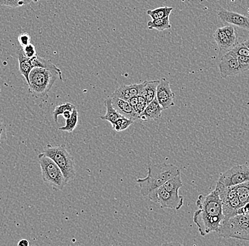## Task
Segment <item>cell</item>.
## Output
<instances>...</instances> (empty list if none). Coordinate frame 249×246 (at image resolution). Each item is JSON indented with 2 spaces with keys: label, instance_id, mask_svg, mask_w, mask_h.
<instances>
[{
  "label": "cell",
  "instance_id": "6da1fadb",
  "mask_svg": "<svg viewBox=\"0 0 249 246\" xmlns=\"http://www.w3.org/2000/svg\"><path fill=\"white\" fill-rule=\"evenodd\" d=\"M196 205L198 209L195 211L194 222L200 235L205 236L212 232H217L225 216L217 189H214L208 195H199Z\"/></svg>",
  "mask_w": 249,
  "mask_h": 246
},
{
  "label": "cell",
  "instance_id": "7a4b0ae2",
  "mask_svg": "<svg viewBox=\"0 0 249 246\" xmlns=\"http://www.w3.org/2000/svg\"><path fill=\"white\" fill-rule=\"evenodd\" d=\"M180 174V168L172 164L156 163L148 168V175L145 178L136 180L139 184L140 193L147 197L151 191L162 187L168 180Z\"/></svg>",
  "mask_w": 249,
  "mask_h": 246
},
{
  "label": "cell",
  "instance_id": "3957f363",
  "mask_svg": "<svg viewBox=\"0 0 249 246\" xmlns=\"http://www.w3.org/2000/svg\"><path fill=\"white\" fill-rule=\"evenodd\" d=\"M62 80V71L49 68H33L29 76V91L38 99H46L48 93L57 79Z\"/></svg>",
  "mask_w": 249,
  "mask_h": 246
},
{
  "label": "cell",
  "instance_id": "277c9868",
  "mask_svg": "<svg viewBox=\"0 0 249 246\" xmlns=\"http://www.w3.org/2000/svg\"><path fill=\"white\" fill-rule=\"evenodd\" d=\"M217 233L222 238L249 241V213L224 219Z\"/></svg>",
  "mask_w": 249,
  "mask_h": 246
},
{
  "label": "cell",
  "instance_id": "5b68a950",
  "mask_svg": "<svg viewBox=\"0 0 249 246\" xmlns=\"http://www.w3.org/2000/svg\"><path fill=\"white\" fill-rule=\"evenodd\" d=\"M43 181L54 190H62L68 184L63 172L59 166L44 153L38 155Z\"/></svg>",
  "mask_w": 249,
  "mask_h": 246
},
{
  "label": "cell",
  "instance_id": "8992f818",
  "mask_svg": "<svg viewBox=\"0 0 249 246\" xmlns=\"http://www.w3.org/2000/svg\"><path fill=\"white\" fill-rule=\"evenodd\" d=\"M43 153L53 160L61 169L67 181L72 180L75 177L76 170L74 157L67 150L65 145L52 146L48 145Z\"/></svg>",
  "mask_w": 249,
  "mask_h": 246
},
{
  "label": "cell",
  "instance_id": "52a82bcc",
  "mask_svg": "<svg viewBox=\"0 0 249 246\" xmlns=\"http://www.w3.org/2000/svg\"><path fill=\"white\" fill-rule=\"evenodd\" d=\"M215 189H217L219 198L222 201L225 216L224 219H230L237 215V210L242 205L238 197L236 186H225L217 181Z\"/></svg>",
  "mask_w": 249,
  "mask_h": 246
},
{
  "label": "cell",
  "instance_id": "ba28073f",
  "mask_svg": "<svg viewBox=\"0 0 249 246\" xmlns=\"http://www.w3.org/2000/svg\"><path fill=\"white\" fill-rule=\"evenodd\" d=\"M147 197L152 202L160 204L162 208L179 210L183 205V197L179 193L170 192L163 187L151 191Z\"/></svg>",
  "mask_w": 249,
  "mask_h": 246
},
{
  "label": "cell",
  "instance_id": "9c48e42d",
  "mask_svg": "<svg viewBox=\"0 0 249 246\" xmlns=\"http://www.w3.org/2000/svg\"><path fill=\"white\" fill-rule=\"evenodd\" d=\"M249 181V166L236 165L219 176L218 182L225 186H236Z\"/></svg>",
  "mask_w": 249,
  "mask_h": 246
},
{
  "label": "cell",
  "instance_id": "30bf717a",
  "mask_svg": "<svg viewBox=\"0 0 249 246\" xmlns=\"http://www.w3.org/2000/svg\"><path fill=\"white\" fill-rule=\"evenodd\" d=\"M221 77L226 78L229 76H235L242 73L238 60L237 56L233 52L232 49L229 50L222 56L219 65Z\"/></svg>",
  "mask_w": 249,
  "mask_h": 246
},
{
  "label": "cell",
  "instance_id": "8fae6325",
  "mask_svg": "<svg viewBox=\"0 0 249 246\" xmlns=\"http://www.w3.org/2000/svg\"><path fill=\"white\" fill-rule=\"evenodd\" d=\"M156 99L163 110H168L175 104V94L171 90L169 81L164 77L160 79V83L157 86Z\"/></svg>",
  "mask_w": 249,
  "mask_h": 246
},
{
  "label": "cell",
  "instance_id": "7c38bea8",
  "mask_svg": "<svg viewBox=\"0 0 249 246\" xmlns=\"http://www.w3.org/2000/svg\"><path fill=\"white\" fill-rule=\"evenodd\" d=\"M218 17L224 22L235 25L246 30L249 31V17L236 12L221 9L218 12Z\"/></svg>",
  "mask_w": 249,
  "mask_h": 246
},
{
  "label": "cell",
  "instance_id": "4fadbf2b",
  "mask_svg": "<svg viewBox=\"0 0 249 246\" xmlns=\"http://www.w3.org/2000/svg\"><path fill=\"white\" fill-rule=\"evenodd\" d=\"M147 81L141 82L140 84H132V85H123L116 89L113 93V96L119 98L123 100L128 102L130 99L133 96H139L145 87Z\"/></svg>",
  "mask_w": 249,
  "mask_h": 246
},
{
  "label": "cell",
  "instance_id": "5bb4252c",
  "mask_svg": "<svg viewBox=\"0 0 249 246\" xmlns=\"http://www.w3.org/2000/svg\"><path fill=\"white\" fill-rule=\"evenodd\" d=\"M111 99L113 107H115L117 112L121 114L123 116L131 119L133 121L140 119L139 116L137 114L133 107H132L131 104L129 103V102L115 97V96H112Z\"/></svg>",
  "mask_w": 249,
  "mask_h": 246
},
{
  "label": "cell",
  "instance_id": "9a60e30c",
  "mask_svg": "<svg viewBox=\"0 0 249 246\" xmlns=\"http://www.w3.org/2000/svg\"><path fill=\"white\" fill-rule=\"evenodd\" d=\"M163 110V109L155 98L152 102L147 104L145 110L140 114V119L146 121H157L161 118Z\"/></svg>",
  "mask_w": 249,
  "mask_h": 246
},
{
  "label": "cell",
  "instance_id": "2e32d148",
  "mask_svg": "<svg viewBox=\"0 0 249 246\" xmlns=\"http://www.w3.org/2000/svg\"><path fill=\"white\" fill-rule=\"evenodd\" d=\"M214 39L217 43L218 48L220 51H229L234 47L237 43L233 41L224 32L223 29L219 28L213 34Z\"/></svg>",
  "mask_w": 249,
  "mask_h": 246
},
{
  "label": "cell",
  "instance_id": "e0dca14e",
  "mask_svg": "<svg viewBox=\"0 0 249 246\" xmlns=\"http://www.w3.org/2000/svg\"><path fill=\"white\" fill-rule=\"evenodd\" d=\"M17 54H18L20 73L24 77L26 82L28 83V82H29V74H30L33 68H34V66L33 65L32 62H31V59L26 57L23 54L22 47L21 46L18 48Z\"/></svg>",
  "mask_w": 249,
  "mask_h": 246
},
{
  "label": "cell",
  "instance_id": "ac0fdd59",
  "mask_svg": "<svg viewBox=\"0 0 249 246\" xmlns=\"http://www.w3.org/2000/svg\"><path fill=\"white\" fill-rule=\"evenodd\" d=\"M105 106L106 108H107V114L101 116L100 118L101 119L108 121L113 126L117 120L122 117L123 116L121 114L118 113L115 107H113V104H112L111 98L106 99Z\"/></svg>",
  "mask_w": 249,
  "mask_h": 246
},
{
  "label": "cell",
  "instance_id": "d6986e66",
  "mask_svg": "<svg viewBox=\"0 0 249 246\" xmlns=\"http://www.w3.org/2000/svg\"><path fill=\"white\" fill-rule=\"evenodd\" d=\"M159 83H160V80L147 81L145 87L140 95L145 98L148 104L150 103L155 99Z\"/></svg>",
  "mask_w": 249,
  "mask_h": 246
},
{
  "label": "cell",
  "instance_id": "ffe728a7",
  "mask_svg": "<svg viewBox=\"0 0 249 246\" xmlns=\"http://www.w3.org/2000/svg\"><path fill=\"white\" fill-rule=\"evenodd\" d=\"M148 29L150 30L159 31V32H163L166 29H169L171 28L170 20H169V17H166V18L160 19L152 20L147 23Z\"/></svg>",
  "mask_w": 249,
  "mask_h": 246
},
{
  "label": "cell",
  "instance_id": "44dd1931",
  "mask_svg": "<svg viewBox=\"0 0 249 246\" xmlns=\"http://www.w3.org/2000/svg\"><path fill=\"white\" fill-rule=\"evenodd\" d=\"M173 10H174L173 7H161L153 10H148L147 14L152 19V20L160 19L166 18L170 16Z\"/></svg>",
  "mask_w": 249,
  "mask_h": 246
},
{
  "label": "cell",
  "instance_id": "7402d4cb",
  "mask_svg": "<svg viewBox=\"0 0 249 246\" xmlns=\"http://www.w3.org/2000/svg\"><path fill=\"white\" fill-rule=\"evenodd\" d=\"M162 187L170 192L178 194L179 189L183 187V182L181 180L180 174L168 180Z\"/></svg>",
  "mask_w": 249,
  "mask_h": 246
},
{
  "label": "cell",
  "instance_id": "603a6c76",
  "mask_svg": "<svg viewBox=\"0 0 249 246\" xmlns=\"http://www.w3.org/2000/svg\"><path fill=\"white\" fill-rule=\"evenodd\" d=\"M236 192L241 205H244L249 202V181L236 185Z\"/></svg>",
  "mask_w": 249,
  "mask_h": 246
},
{
  "label": "cell",
  "instance_id": "cb8c5ba5",
  "mask_svg": "<svg viewBox=\"0 0 249 246\" xmlns=\"http://www.w3.org/2000/svg\"><path fill=\"white\" fill-rule=\"evenodd\" d=\"M78 119H79V114H78L77 108H76L73 110L71 117L65 120L66 121H65L66 122L65 126L59 128V129L63 132H68V133H72L73 131L77 127Z\"/></svg>",
  "mask_w": 249,
  "mask_h": 246
},
{
  "label": "cell",
  "instance_id": "d4e9b609",
  "mask_svg": "<svg viewBox=\"0 0 249 246\" xmlns=\"http://www.w3.org/2000/svg\"><path fill=\"white\" fill-rule=\"evenodd\" d=\"M134 122L135 121H132V120L127 119V118L124 117V116H122V117L119 118V119L117 120L115 124L112 126V127L117 132H124V131L128 129Z\"/></svg>",
  "mask_w": 249,
  "mask_h": 246
},
{
  "label": "cell",
  "instance_id": "484cf974",
  "mask_svg": "<svg viewBox=\"0 0 249 246\" xmlns=\"http://www.w3.org/2000/svg\"><path fill=\"white\" fill-rule=\"evenodd\" d=\"M74 109H76L75 106H74V104L69 103V102H66V103L57 106L53 111L54 121H55L56 123L58 122V116H60V115H62V114L65 111H67V110L73 111Z\"/></svg>",
  "mask_w": 249,
  "mask_h": 246
},
{
  "label": "cell",
  "instance_id": "4316f807",
  "mask_svg": "<svg viewBox=\"0 0 249 246\" xmlns=\"http://www.w3.org/2000/svg\"><path fill=\"white\" fill-rule=\"evenodd\" d=\"M32 1V0H0V6L17 8L27 5Z\"/></svg>",
  "mask_w": 249,
  "mask_h": 246
},
{
  "label": "cell",
  "instance_id": "83f0119b",
  "mask_svg": "<svg viewBox=\"0 0 249 246\" xmlns=\"http://www.w3.org/2000/svg\"><path fill=\"white\" fill-rule=\"evenodd\" d=\"M147 104V100H146V99L144 96L142 95L138 96V104H137L136 107L134 108V110L136 112L137 114L139 116V117L140 114H141L144 112V110H145Z\"/></svg>",
  "mask_w": 249,
  "mask_h": 246
},
{
  "label": "cell",
  "instance_id": "f1b7e54d",
  "mask_svg": "<svg viewBox=\"0 0 249 246\" xmlns=\"http://www.w3.org/2000/svg\"><path fill=\"white\" fill-rule=\"evenodd\" d=\"M231 49L237 56H249V49L244 44V43H237Z\"/></svg>",
  "mask_w": 249,
  "mask_h": 246
},
{
  "label": "cell",
  "instance_id": "f546056e",
  "mask_svg": "<svg viewBox=\"0 0 249 246\" xmlns=\"http://www.w3.org/2000/svg\"><path fill=\"white\" fill-rule=\"evenodd\" d=\"M23 53L25 56L29 57V58H32L37 56L36 50L35 46L34 45L29 43L27 46L22 47Z\"/></svg>",
  "mask_w": 249,
  "mask_h": 246
},
{
  "label": "cell",
  "instance_id": "4dcf8cb0",
  "mask_svg": "<svg viewBox=\"0 0 249 246\" xmlns=\"http://www.w3.org/2000/svg\"><path fill=\"white\" fill-rule=\"evenodd\" d=\"M238 60H239V64L241 68L242 73L247 71H249V56H237Z\"/></svg>",
  "mask_w": 249,
  "mask_h": 246
},
{
  "label": "cell",
  "instance_id": "1f68e13d",
  "mask_svg": "<svg viewBox=\"0 0 249 246\" xmlns=\"http://www.w3.org/2000/svg\"><path fill=\"white\" fill-rule=\"evenodd\" d=\"M18 41L21 47L27 46L31 43V37L27 33H22L18 37Z\"/></svg>",
  "mask_w": 249,
  "mask_h": 246
},
{
  "label": "cell",
  "instance_id": "d6a6232c",
  "mask_svg": "<svg viewBox=\"0 0 249 246\" xmlns=\"http://www.w3.org/2000/svg\"><path fill=\"white\" fill-rule=\"evenodd\" d=\"M224 32L226 33L227 36L231 38L233 41L237 43V37L236 35V32H235L234 27L232 26H225L222 27Z\"/></svg>",
  "mask_w": 249,
  "mask_h": 246
},
{
  "label": "cell",
  "instance_id": "836d02e7",
  "mask_svg": "<svg viewBox=\"0 0 249 246\" xmlns=\"http://www.w3.org/2000/svg\"><path fill=\"white\" fill-rule=\"evenodd\" d=\"M7 140V132L4 125L0 127V143H4Z\"/></svg>",
  "mask_w": 249,
  "mask_h": 246
},
{
  "label": "cell",
  "instance_id": "e575fe53",
  "mask_svg": "<svg viewBox=\"0 0 249 246\" xmlns=\"http://www.w3.org/2000/svg\"><path fill=\"white\" fill-rule=\"evenodd\" d=\"M249 213V202L241 206L237 210V214H248Z\"/></svg>",
  "mask_w": 249,
  "mask_h": 246
},
{
  "label": "cell",
  "instance_id": "d590c367",
  "mask_svg": "<svg viewBox=\"0 0 249 246\" xmlns=\"http://www.w3.org/2000/svg\"><path fill=\"white\" fill-rule=\"evenodd\" d=\"M71 113H72V111H70V110H67L62 114V116H63L64 119L65 120L70 119L71 116Z\"/></svg>",
  "mask_w": 249,
  "mask_h": 246
},
{
  "label": "cell",
  "instance_id": "8d00e7d4",
  "mask_svg": "<svg viewBox=\"0 0 249 246\" xmlns=\"http://www.w3.org/2000/svg\"><path fill=\"white\" fill-rule=\"evenodd\" d=\"M18 246H29V242L28 240L26 239H22L21 241H18Z\"/></svg>",
  "mask_w": 249,
  "mask_h": 246
},
{
  "label": "cell",
  "instance_id": "74e56055",
  "mask_svg": "<svg viewBox=\"0 0 249 246\" xmlns=\"http://www.w3.org/2000/svg\"><path fill=\"white\" fill-rule=\"evenodd\" d=\"M243 43H244V44L249 49V39L245 40V41L243 42Z\"/></svg>",
  "mask_w": 249,
  "mask_h": 246
},
{
  "label": "cell",
  "instance_id": "f35d334b",
  "mask_svg": "<svg viewBox=\"0 0 249 246\" xmlns=\"http://www.w3.org/2000/svg\"><path fill=\"white\" fill-rule=\"evenodd\" d=\"M32 1H34V2H38L39 0H32Z\"/></svg>",
  "mask_w": 249,
  "mask_h": 246
},
{
  "label": "cell",
  "instance_id": "ab89813d",
  "mask_svg": "<svg viewBox=\"0 0 249 246\" xmlns=\"http://www.w3.org/2000/svg\"><path fill=\"white\" fill-rule=\"evenodd\" d=\"M2 125H3L2 122H1V121H0V127H1V126H2Z\"/></svg>",
  "mask_w": 249,
  "mask_h": 246
}]
</instances>
